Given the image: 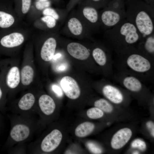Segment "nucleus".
I'll list each match as a JSON object with an SVG mask.
<instances>
[{"label":"nucleus","mask_w":154,"mask_h":154,"mask_svg":"<svg viewBox=\"0 0 154 154\" xmlns=\"http://www.w3.org/2000/svg\"><path fill=\"white\" fill-rule=\"evenodd\" d=\"M124 86L128 90L134 92L139 91L142 87L140 81L136 78L133 76L125 77L123 81Z\"/></svg>","instance_id":"nucleus-21"},{"label":"nucleus","mask_w":154,"mask_h":154,"mask_svg":"<svg viewBox=\"0 0 154 154\" xmlns=\"http://www.w3.org/2000/svg\"><path fill=\"white\" fill-rule=\"evenodd\" d=\"M119 48L127 55V64L132 70L137 72H144L150 69L151 65L149 61L133 46Z\"/></svg>","instance_id":"nucleus-4"},{"label":"nucleus","mask_w":154,"mask_h":154,"mask_svg":"<svg viewBox=\"0 0 154 154\" xmlns=\"http://www.w3.org/2000/svg\"><path fill=\"white\" fill-rule=\"evenodd\" d=\"M38 104L42 112L46 115L52 114L56 108L55 103L52 98L47 94L41 95L38 99Z\"/></svg>","instance_id":"nucleus-16"},{"label":"nucleus","mask_w":154,"mask_h":154,"mask_svg":"<svg viewBox=\"0 0 154 154\" xmlns=\"http://www.w3.org/2000/svg\"><path fill=\"white\" fill-rule=\"evenodd\" d=\"M146 3L154 8V0H143Z\"/></svg>","instance_id":"nucleus-38"},{"label":"nucleus","mask_w":154,"mask_h":154,"mask_svg":"<svg viewBox=\"0 0 154 154\" xmlns=\"http://www.w3.org/2000/svg\"><path fill=\"white\" fill-rule=\"evenodd\" d=\"M44 35V40L40 49V56L42 60L48 62L53 58L55 54L59 35L55 31H50Z\"/></svg>","instance_id":"nucleus-8"},{"label":"nucleus","mask_w":154,"mask_h":154,"mask_svg":"<svg viewBox=\"0 0 154 154\" xmlns=\"http://www.w3.org/2000/svg\"><path fill=\"white\" fill-rule=\"evenodd\" d=\"M148 129L151 130V133L152 135L154 136V126L153 123L151 121H149L146 123Z\"/></svg>","instance_id":"nucleus-37"},{"label":"nucleus","mask_w":154,"mask_h":154,"mask_svg":"<svg viewBox=\"0 0 154 154\" xmlns=\"http://www.w3.org/2000/svg\"><path fill=\"white\" fill-rule=\"evenodd\" d=\"M43 15L50 16L56 19L58 22H63L66 19L68 14L65 10H57L50 7L44 9L42 11Z\"/></svg>","instance_id":"nucleus-22"},{"label":"nucleus","mask_w":154,"mask_h":154,"mask_svg":"<svg viewBox=\"0 0 154 154\" xmlns=\"http://www.w3.org/2000/svg\"><path fill=\"white\" fill-rule=\"evenodd\" d=\"M81 0H70L67 3L66 10L68 14L73 9L75 6L78 4Z\"/></svg>","instance_id":"nucleus-34"},{"label":"nucleus","mask_w":154,"mask_h":154,"mask_svg":"<svg viewBox=\"0 0 154 154\" xmlns=\"http://www.w3.org/2000/svg\"><path fill=\"white\" fill-rule=\"evenodd\" d=\"M51 5L50 0L37 1L35 3L36 8L38 10L42 11L44 9L50 7Z\"/></svg>","instance_id":"nucleus-30"},{"label":"nucleus","mask_w":154,"mask_h":154,"mask_svg":"<svg viewBox=\"0 0 154 154\" xmlns=\"http://www.w3.org/2000/svg\"><path fill=\"white\" fill-rule=\"evenodd\" d=\"M104 37L109 44L116 48L134 46L143 38L135 26L126 19L105 31Z\"/></svg>","instance_id":"nucleus-2"},{"label":"nucleus","mask_w":154,"mask_h":154,"mask_svg":"<svg viewBox=\"0 0 154 154\" xmlns=\"http://www.w3.org/2000/svg\"><path fill=\"white\" fill-rule=\"evenodd\" d=\"M126 19V12L106 7L99 12L100 27L105 31L114 27Z\"/></svg>","instance_id":"nucleus-7"},{"label":"nucleus","mask_w":154,"mask_h":154,"mask_svg":"<svg viewBox=\"0 0 154 154\" xmlns=\"http://www.w3.org/2000/svg\"><path fill=\"white\" fill-rule=\"evenodd\" d=\"M102 92L108 100L116 104H119L123 101V98L121 91L114 86L107 84L102 88Z\"/></svg>","instance_id":"nucleus-15"},{"label":"nucleus","mask_w":154,"mask_h":154,"mask_svg":"<svg viewBox=\"0 0 154 154\" xmlns=\"http://www.w3.org/2000/svg\"><path fill=\"white\" fill-rule=\"evenodd\" d=\"M95 126L92 123L86 121L78 125L75 130L76 136L79 137H85L90 134L94 130Z\"/></svg>","instance_id":"nucleus-19"},{"label":"nucleus","mask_w":154,"mask_h":154,"mask_svg":"<svg viewBox=\"0 0 154 154\" xmlns=\"http://www.w3.org/2000/svg\"><path fill=\"white\" fill-rule=\"evenodd\" d=\"M132 135L131 130L128 128L121 129L113 136L111 145L113 149H118L123 147L129 141Z\"/></svg>","instance_id":"nucleus-12"},{"label":"nucleus","mask_w":154,"mask_h":154,"mask_svg":"<svg viewBox=\"0 0 154 154\" xmlns=\"http://www.w3.org/2000/svg\"><path fill=\"white\" fill-rule=\"evenodd\" d=\"M94 105L95 107L106 113H110L113 110L112 105L107 100L101 98L96 100Z\"/></svg>","instance_id":"nucleus-26"},{"label":"nucleus","mask_w":154,"mask_h":154,"mask_svg":"<svg viewBox=\"0 0 154 154\" xmlns=\"http://www.w3.org/2000/svg\"><path fill=\"white\" fill-rule=\"evenodd\" d=\"M133 153V154H139V153L137 151H135Z\"/></svg>","instance_id":"nucleus-41"},{"label":"nucleus","mask_w":154,"mask_h":154,"mask_svg":"<svg viewBox=\"0 0 154 154\" xmlns=\"http://www.w3.org/2000/svg\"><path fill=\"white\" fill-rule=\"evenodd\" d=\"M21 75L22 84L24 86H28L33 80L34 75L33 69L31 66L26 65L22 69Z\"/></svg>","instance_id":"nucleus-24"},{"label":"nucleus","mask_w":154,"mask_h":154,"mask_svg":"<svg viewBox=\"0 0 154 154\" xmlns=\"http://www.w3.org/2000/svg\"><path fill=\"white\" fill-rule=\"evenodd\" d=\"M30 130L29 127L23 124H18L14 126L10 132L11 138L17 142L23 141L29 136Z\"/></svg>","instance_id":"nucleus-13"},{"label":"nucleus","mask_w":154,"mask_h":154,"mask_svg":"<svg viewBox=\"0 0 154 154\" xmlns=\"http://www.w3.org/2000/svg\"><path fill=\"white\" fill-rule=\"evenodd\" d=\"M139 50L142 53L153 56L154 53V33L143 38L138 43Z\"/></svg>","instance_id":"nucleus-17"},{"label":"nucleus","mask_w":154,"mask_h":154,"mask_svg":"<svg viewBox=\"0 0 154 154\" xmlns=\"http://www.w3.org/2000/svg\"><path fill=\"white\" fill-rule=\"evenodd\" d=\"M42 22L44 24L46 29L52 30L57 27L58 22L53 17L48 15H44L40 18Z\"/></svg>","instance_id":"nucleus-28"},{"label":"nucleus","mask_w":154,"mask_h":154,"mask_svg":"<svg viewBox=\"0 0 154 154\" xmlns=\"http://www.w3.org/2000/svg\"><path fill=\"white\" fill-rule=\"evenodd\" d=\"M52 88L53 91L58 97H61L63 96L62 91L59 86L56 85H54Z\"/></svg>","instance_id":"nucleus-35"},{"label":"nucleus","mask_w":154,"mask_h":154,"mask_svg":"<svg viewBox=\"0 0 154 154\" xmlns=\"http://www.w3.org/2000/svg\"><path fill=\"white\" fill-rule=\"evenodd\" d=\"M86 114L90 118L95 119L102 117L104 115V113L101 110L95 107L88 109L87 111Z\"/></svg>","instance_id":"nucleus-29"},{"label":"nucleus","mask_w":154,"mask_h":154,"mask_svg":"<svg viewBox=\"0 0 154 154\" xmlns=\"http://www.w3.org/2000/svg\"><path fill=\"white\" fill-rule=\"evenodd\" d=\"M92 56L96 62L101 66L104 65L107 60V54L104 49L99 46L95 47L92 52Z\"/></svg>","instance_id":"nucleus-23"},{"label":"nucleus","mask_w":154,"mask_h":154,"mask_svg":"<svg viewBox=\"0 0 154 154\" xmlns=\"http://www.w3.org/2000/svg\"><path fill=\"white\" fill-rule=\"evenodd\" d=\"M60 71H63L66 69V66L64 65H62L59 66L58 68Z\"/></svg>","instance_id":"nucleus-39"},{"label":"nucleus","mask_w":154,"mask_h":154,"mask_svg":"<svg viewBox=\"0 0 154 154\" xmlns=\"http://www.w3.org/2000/svg\"><path fill=\"white\" fill-rule=\"evenodd\" d=\"M2 83L0 81V108H2L4 104L5 99L4 90L3 89Z\"/></svg>","instance_id":"nucleus-36"},{"label":"nucleus","mask_w":154,"mask_h":154,"mask_svg":"<svg viewBox=\"0 0 154 154\" xmlns=\"http://www.w3.org/2000/svg\"></svg>","instance_id":"nucleus-42"},{"label":"nucleus","mask_w":154,"mask_h":154,"mask_svg":"<svg viewBox=\"0 0 154 154\" xmlns=\"http://www.w3.org/2000/svg\"><path fill=\"white\" fill-rule=\"evenodd\" d=\"M110 1L111 0H81L80 2L91 6L99 9H103L106 7Z\"/></svg>","instance_id":"nucleus-25"},{"label":"nucleus","mask_w":154,"mask_h":154,"mask_svg":"<svg viewBox=\"0 0 154 154\" xmlns=\"http://www.w3.org/2000/svg\"><path fill=\"white\" fill-rule=\"evenodd\" d=\"M25 40V35L19 31H0V53H6L8 49L22 44Z\"/></svg>","instance_id":"nucleus-6"},{"label":"nucleus","mask_w":154,"mask_h":154,"mask_svg":"<svg viewBox=\"0 0 154 154\" xmlns=\"http://www.w3.org/2000/svg\"><path fill=\"white\" fill-rule=\"evenodd\" d=\"M131 146L132 147L137 148L142 151L144 150L146 148V144L145 142L139 139H136L133 141Z\"/></svg>","instance_id":"nucleus-32"},{"label":"nucleus","mask_w":154,"mask_h":154,"mask_svg":"<svg viewBox=\"0 0 154 154\" xmlns=\"http://www.w3.org/2000/svg\"><path fill=\"white\" fill-rule=\"evenodd\" d=\"M15 21L11 12L6 9H0V31L10 29Z\"/></svg>","instance_id":"nucleus-18"},{"label":"nucleus","mask_w":154,"mask_h":154,"mask_svg":"<svg viewBox=\"0 0 154 154\" xmlns=\"http://www.w3.org/2000/svg\"><path fill=\"white\" fill-rule=\"evenodd\" d=\"M126 19L143 38L154 33V8L143 0H125Z\"/></svg>","instance_id":"nucleus-1"},{"label":"nucleus","mask_w":154,"mask_h":154,"mask_svg":"<svg viewBox=\"0 0 154 154\" xmlns=\"http://www.w3.org/2000/svg\"><path fill=\"white\" fill-rule=\"evenodd\" d=\"M35 100V97L33 94L30 93L26 94L19 100L18 107L22 110H29L33 106Z\"/></svg>","instance_id":"nucleus-20"},{"label":"nucleus","mask_w":154,"mask_h":154,"mask_svg":"<svg viewBox=\"0 0 154 154\" xmlns=\"http://www.w3.org/2000/svg\"><path fill=\"white\" fill-rule=\"evenodd\" d=\"M62 137V133L59 130H53L42 140L40 145L41 150L46 153L53 151L59 145Z\"/></svg>","instance_id":"nucleus-9"},{"label":"nucleus","mask_w":154,"mask_h":154,"mask_svg":"<svg viewBox=\"0 0 154 154\" xmlns=\"http://www.w3.org/2000/svg\"><path fill=\"white\" fill-rule=\"evenodd\" d=\"M21 12L23 14H27L30 8L31 0H21Z\"/></svg>","instance_id":"nucleus-33"},{"label":"nucleus","mask_w":154,"mask_h":154,"mask_svg":"<svg viewBox=\"0 0 154 154\" xmlns=\"http://www.w3.org/2000/svg\"><path fill=\"white\" fill-rule=\"evenodd\" d=\"M105 7L116 10L126 12L125 0H111Z\"/></svg>","instance_id":"nucleus-27"},{"label":"nucleus","mask_w":154,"mask_h":154,"mask_svg":"<svg viewBox=\"0 0 154 154\" xmlns=\"http://www.w3.org/2000/svg\"><path fill=\"white\" fill-rule=\"evenodd\" d=\"M76 10L92 34L98 31L101 27L98 9L80 2Z\"/></svg>","instance_id":"nucleus-5"},{"label":"nucleus","mask_w":154,"mask_h":154,"mask_svg":"<svg viewBox=\"0 0 154 154\" xmlns=\"http://www.w3.org/2000/svg\"><path fill=\"white\" fill-rule=\"evenodd\" d=\"M61 87L66 95L71 99L78 98L80 96V90L76 81L70 76H66L61 79Z\"/></svg>","instance_id":"nucleus-10"},{"label":"nucleus","mask_w":154,"mask_h":154,"mask_svg":"<svg viewBox=\"0 0 154 154\" xmlns=\"http://www.w3.org/2000/svg\"><path fill=\"white\" fill-rule=\"evenodd\" d=\"M86 146L88 149L94 154H100L102 153L101 149L92 142H87L86 143Z\"/></svg>","instance_id":"nucleus-31"},{"label":"nucleus","mask_w":154,"mask_h":154,"mask_svg":"<svg viewBox=\"0 0 154 154\" xmlns=\"http://www.w3.org/2000/svg\"><path fill=\"white\" fill-rule=\"evenodd\" d=\"M69 13L61 31L62 33L66 36L77 38H90L92 34L76 10L73 9Z\"/></svg>","instance_id":"nucleus-3"},{"label":"nucleus","mask_w":154,"mask_h":154,"mask_svg":"<svg viewBox=\"0 0 154 154\" xmlns=\"http://www.w3.org/2000/svg\"><path fill=\"white\" fill-rule=\"evenodd\" d=\"M37 1H47L50 0H35Z\"/></svg>","instance_id":"nucleus-40"},{"label":"nucleus","mask_w":154,"mask_h":154,"mask_svg":"<svg viewBox=\"0 0 154 154\" xmlns=\"http://www.w3.org/2000/svg\"><path fill=\"white\" fill-rule=\"evenodd\" d=\"M4 75L5 83L7 87L14 89L18 86L20 82V75L17 67H12Z\"/></svg>","instance_id":"nucleus-14"},{"label":"nucleus","mask_w":154,"mask_h":154,"mask_svg":"<svg viewBox=\"0 0 154 154\" xmlns=\"http://www.w3.org/2000/svg\"><path fill=\"white\" fill-rule=\"evenodd\" d=\"M66 49L68 53L71 56L79 60H85L88 58L90 55V50L78 42H70L67 44Z\"/></svg>","instance_id":"nucleus-11"}]
</instances>
